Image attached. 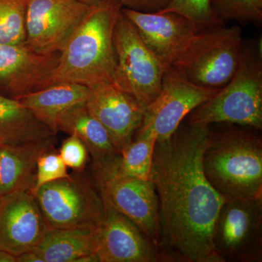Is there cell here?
Here are the masks:
<instances>
[{
	"label": "cell",
	"mask_w": 262,
	"mask_h": 262,
	"mask_svg": "<svg viewBox=\"0 0 262 262\" xmlns=\"http://www.w3.org/2000/svg\"><path fill=\"white\" fill-rule=\"evenodd\" d=\"M210 125L181 124L157 141L149 180L158 194L160 251L165 261L222 262L212 241L225 199L203 169Z\"/></svg>",
	"instance_id": "1"
},
{
	"label": "cell",
	"mask_w": 262,
	"mask_h": 262,
	"mask_svg": "<svg viewBox=\"0 0 262 262\" xmlns=\"http://www.w3.org/2000/svg\"><path fill=\"white\" fill-rule=\"evenodd\" d=\"M122 8L118 0H103L91 8L60 51L59 62L48 87L75 83L92 89L114 82L113 33Z\"/></svg>",
	"instance_id": "2"
},
{
	"label": "cell",
	"mask_w": 262,
	"mask_h": 262,
	"mask_svg": "<svg viewBox=\"0 0 262 262\" xmlns=\"http://www.w3.org/2000/svg\"><path fill=\"white\" fill-rule=\"evenodd\" d=\"M241 127L210 129L203 152L206 178L225 200L262 198L261 137L254 128Z\"/></svg>",
	"instance_id": "3"
},
{
	"label": "cell",
	"mask_w": 262,
	"mask_h": 262,
	"mask_svg": "<svg viewBox=\"0 0 262 262\" xmlns=\"http://www.w3.org/2000/svg\"><path fill=\"white\" fill-rule=\"evenodd\" d=\"M187 123H227L262 129L261 49L244 42L238 67L228 83L188 115Z\"/></svg>",
	"instance_id": "4"
},
{
	"label": "cell",
	"mask_w": 262,
	"mask_h": 262,
	"mask_svg": "<svg viewBox=\"0 0 262 262\" xmlns=\"http://www.w3.org/2000/svg\"><path fill=\"white\" fill-rule=\"evenodd\" d=\"M244 46L239 27L213 26L198 31L172 67L193 84L220 89L235 73Z\"/></svg>",
	"instance_id": "5"
},
{
	"label": "cell",
	"mask_w": 262,
	"mask_h": 262,
	"mask_svg": "<svg viewBox=\"0 0 262 262\" xmlns=\"http://www.w3.org/2000/svg\"><path fill=\"white\" fill-rule=\"evenodd\" d=\"M50 229H98L104 219L102 196L81 172L48 183L34 193Z\"/></svg>",
	"instance_id": "6"
},
{
	"label": "cell",
	"mask_w": 262,
	"mask_h": 262,
	"mask_svg": "<svg viewBox=\"0 0 262 262\" xmlns=\"http://www.w3.org/2000/svg\"><path fill=\"white\" fill-rule=\"evenodd\" d=\"M113 46L114 82L146 108L160 94L168 70L144 44L122 10L114 29Z\"/></svg>",
	"instance_id": "7"
},
{
	"label": "cell",
	"mask_w": 262,
	"mask_h": 262,
	"mask_svg": "<svg viewBox=\"0 0 262 262\" xmlns=\"http://www.w3.org/2000/svg\"><path fill=\"white\" fill-rule=\"evenodd\" d=\"M120 156L93 163V179L101 196L160 248L159 202L154 185L151 181L122 173L118 169Z\"/></svg>",
	"instance_id": "8"
},
{
	"label": "cell",
	"mask_w": 262,
	"mask_h": 262,
	"mask_svg": "<svg viewBox=\"0 0 262 262\" xmlns=\"http://www.w3.org/2000/svg\"><path fill=\"white\" fill-rule=\"evenodd\" d=\"M212 241L222 262L261 261L262 198L225 200Z\"/></svg>",
	"instance_id": "9"
},
{
	"label": "cell",
	"mask_w": 262,
	"mask_h": 262,
	"mask_svg": "<svg viewBox=\"0 0 262 262\" xmlns=\"http://www.w3.org/2000/svg\"><path fill=\"white\" fill-rule=\"evenodd\" d=\"M220 89L193 84L174 67H170L163 76L160 94L144 110L136 139L149 136H155L157 141L170 139L193 110L215 96Z\"/></svg>",
	"instance_id": "10"
},
{
	"label": "cell",
	"mask_w": 262,
	"mask_h": 262,
	"mask_svg": "<svg viewBox=\"0 0 262 262\" xmlns=\"http://www.w3.org/2000/svg\"><path fill=\"white\" fill-rule=\"evenodd\" d=\"M92 7L78 0H27L24 43L37 53L61 51Z\"/></svg>",
	"instance_id": "11"
},
{
	"label": "cell",
	"mask_w": 262,
	"mask_h": 262,
	"mask_svg": "<svg viewBox=\"0 0 262 262\" xmlns=\"http://www.w3.org/2000/svg\"><path fill=\"white\" fill-rule=\"evenodd\" d=\"M59 57L60 52L37 53L25 43L0 44V95L18 100L46 89Z\"/></svg>",
	"instance_id": "12"
},
{
	"label": "cell",
	"mask_w": 262,
	"mask_h": 262,
	"mask_svg": "<svg viewBox=\"0 0 262 262\" xmlns=\"http://www.w3.org/2000/svg\"><path fill=\"white\" fill-rule=\"evenodd\" d=\"M104 219L98 232L97 262L165 261L159 248L103 198Z\"/></svg>",
	"instance_id": "13"
},
{
	"label": "cell",
	"mask_w": 262,
	"mask_h": 262,
	"mask_svg": "<svg viewBox=\"0 0 262 262\" xmlns=\"http://www.w3.org/2000/svg\"><path fill=\"white\" fill-rule=\"evenodd\" d=\"M49 229L30 191L0 198V250L16 256L32 251Z\"/></svg>",
	"instance_id": "14"
},
{
	"label": "cell",
	"mask_w": 262,
	"mask_h": 262,
	"mask_svg": "<svg viewBox=\"0 0 262 262\" xmlns=\"http://www.w3.org/2000/svg\"><path fill=\"white\" fill-rule=\"evenodd\" d=\"M122 11L167 70L199 31L192 21L173 12L147 13L125 8Z\"/></svg>",
	"instance_id": "15"
},
{
	"label": "cell",
	"mask_w": 262,
	"mask_h": 262,
	"mask_svg": "<svg viewBox=\"0 0 262 262\" xmlns=\"http://www.w3.org/2000/svg\"><path fill=\"white\" fill-rule=\"evenodd\" d=\"M91 115L107 130L117 149L133 141L144 117L145 108L115 82L91 89L85 103Z\"/></svg>",
	"instance_id": "16"
},
{
	"label": "cell",
	"mask_w": 262,
	"mask_h": 262,
	"mask_svg": "<svg viewBox=\"0 0 262 262\" xmlns=\"http://www.w3.org/2000/svg\"><path fill=\"white\" fill-rule=\"evenodd\" d=\"M54 141L21 146L0 145V196L31 191L39 157L54 149Z\"/></svg>",
	"instance_id": "17"
},
{
	"label": "cell",
	"mask_w": 262,
	"mask_h": 262,
	"mask_svg": "<svg viewBox=\"0 0 262 262\" xmlns=\"http://www.w3.org/2000/svg\"><path fill=\"white\" fill-rule=\"evenodd\" d=\"M98 229H50L33 252L40 262H97Z\"/></svg>",
	"instance_id": "18"
},
{
	"label": "cell",
	"mask_w": 262,
	"mask_h": 262,
	"mask_svg": "<svg viewBox=\"0 0 262 262\" xmlns=\"http://www.w3.org/2000/svg\"><path fill=\"white\" fill-rule=\"evenodd\" d=\"M56 134L18 100L0 95V145L54 141Z\"/></svg>",
	"instance_id": "19"
},
{
	"label": "cell",
	"mask_w": 262,
	"mask_h": 262,
	"mask_svg": "<svg viewBox=\"0 0 262 262\" xmlns=\"http://www.w3.org/2000/svg\"><path fill=\"white\" fill-rule=\"evenodd\" d=\"M91 89L82 84L58 83L19 98L39 121L57 133L58 118L70 108L85 103Z\"/></svg>",
	"instance_id": "20"
},
{
	"label": "cell",
	"mask_w": 262,
	"mask_h": 262,
	"mask_svg": "<svg viewBox=\"0 0 262 262\" xmlns=\"http://www.w3.org/2000/svg\"><path fill=\"white\" fill-rule=\"evenodd\" d=\"M57 132L77 136L89 150L93 163H101L120 156L113 139L102 124L95 118L85 103L70 108L58 118Z\"/></svg>",
	"instance_id": "21"
},
{
	"label": "cell",
	"mask_w": 262,
	"mask_h": 262,
	"mask_svg": "<svg viewBox=\"0 0 262 262\" xmlns=\"http://www.w3.org/2000/svg\"><path fill=\"white\" fill-rule=\"evenodd\" d=\"M157 139L154 136L136 139L122 149L118 169L134 178L149 180Z\"/></svg>",
	"instance_id": "22"
},
{
	"label": "cell",
	"mask_w": 262,
	"mask_h": 262,
	"mask_svg": "<svg viewBox=\"0 0 262 262\" xmlns=\"http://www.w3.org/2000/svg\"><path fill=\"white\" fill-rule=\"evenodd\" d=\"M27 0H0V44H24Z\"/></svg>",
	"instance_id": "23"
},
{
	"label": "cell",
	"mask_w": 262,
	"mask_h": 262,
	"mask_svg": "<svg viewBox=\"0 0 262 262\" xmlns=\"http://www.w3.org/2000/svg\"><path fill=\"white\" fill-rule=\"evenodd\" d=\"M210 5L220 23L261 24L262 0H210Z\"/></svg>",
	"instance_id": "24"
},
{
	"label": "cell",
	"mask_w": 262,
	"mask_h": 262,
	"mask_svg": "<svg viewBox=\"0 0 262 262\" xmlns=\"http://www.w3.org/2000/svg\"><path fill=\"white\" fill-rule=\"evenodd\" d=\"M178 13L195 24L199 30L223 24L219 21L212 11L210 0H173L160 13Z\"/></svg>",
	"instance_id": "25"
},
{
	"label": "cell",
	"mask_w": 262,
	"mask_h": 262,
	"mask_svg": "<svg viewBox=\"0 0 262 262\" xmlns=\"http://www.w3.org/2000/svg\"><path fill=\"white\" fill-rule=\"evenodd\" d=\"M69 176L67 167L61 156L51 150L41 155L37 160L35 182L30 192L34 193L48 183L67 178Z\"/></svg>",
	"instance_id": "26"
},
{
	"label": "cell",
	"mask_w": 262,
	"mask_h": 262,
	"mask_svg": "<svg viewBox=\"0 0 262 262\" xmlns=\"http://www.w3.org/2000/svg\"><path fill=\"white\" fill-rule=\"evenodd\" d=\"M59 155L67 168L78 172L85 167L89 158V150L77 136L72 134L63 141Z\"/></svg>",
	"instance_id": "27"
},
{
	"label": "cell",
	"mask_w": 262,
	"mask_h": 262,
	"mask_svg": "<svg viewBox=\"0 0 262 262\" xmlns=\"http://www.w3.org/2000/svg\"><path fill=\"white\" fill-rule=\"evenodd\" d=\"M122 8L142 13H158L166 8L173 0H118Z\"/></svg>",
	"instance_id": "28"
},
{
	"label": "cell",
	"mask_w": 262,
	"mask_h": 262,
	"mask_svg": "<svg viewBox=\"0 0 262 262\" xmlns=\"http://www.w3.org/2000/svg\"><path fill=\"white\" fill-rule=\"evenodd\" d=\"M0 262H17V256L8 251L0 250Z\"/></svg>",
	"instance_id": "29"
},
{
	"label": "cell",
	"mask_w": 262,
	"mask_h": 262,
	"mask_svg": "<svg viewBox=\"0 0 262 262\" xmlns=\"http://www.w3.org/2000/svg\"><path fill=\"white\" fill-rule=\"evenodd\" d=\"M78 1L89 5V6H95V5H97L101 3L103 0H78Z\"/></svg>",
	"instance_id": "30"
},
{
	"label": "cell",
	"mask_w": 262,
	"mask_h": 262,
	"mask_svg": "<svg viewBox=\"0 0 262 262\" xmlns=\"http://www.w3.org/2000/svg\"><path fill=\"white\" fill-rule=\"evenodd\" d=\"M0 198H1V196H0Z\"/></svg>",
	"instance_id": "31"
}]
</instances>
